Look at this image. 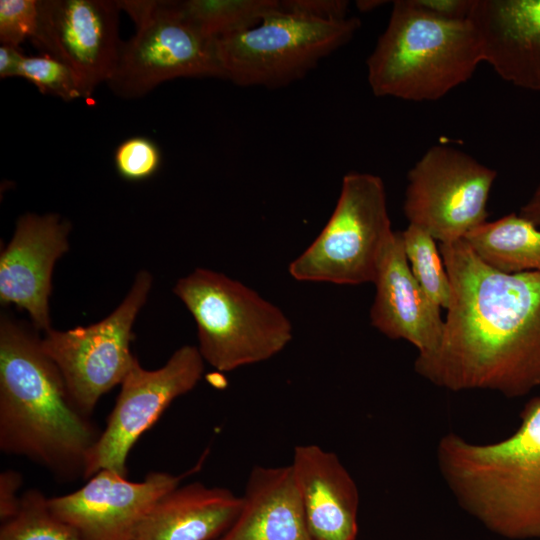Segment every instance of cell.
Returning <instances> with one entry per match:
<instances>
[{
	"label": "cell",
	"instance_id": "cell-4",
	"mask_svg": "<svg viewBox=\"0 0 540 540\" xmlns=\"http://www.w3.org/2000/svg\"><path fill=\"white\" fill-rule=\"evenodd\" d=\"M482 62L469 19L441 18L413 0H397L367 59V78L376 96L435 101L469 80Z\"/></svg>",
	"mask_w": 540,
	"mask_h": 540
},
{
	"label": "cell",
	"instance_id": "cell-27",
	"mask_svg": "<svg viewBox=\"0 0 540 540\" xmlns=\"http://www.w3.org/2000/svg\"><path fill=\"white\" fill-rule=\"evenodd\" d=\"M280 4L284 10L323 20H342L349 17V2L346 0H283Z\"/></svg>",
	"mask_w": 540,
	"mask_h": 540
},
{
	"label": "cell",
	"instance_id": "cell-20",
	"mask_svg": "<svg viewBox=\"0 0 540 540\" xmlns=\"http://www.w3.org/2000/svg\"><path fill=\"white\" fill-rule=\"evenodd\" d=\"M462 240L495 270L509 274L540 272V229L517 213L487 220Z\"/></svg>",
	"mask_w": 540,
	"mask_h": 540
},
{
	"label": "cell",
	"instance_id": "cell-9",
	"mask_svg": "<svg viewBox=\"0 0 540 540\" xmlns=\"http://www.w3.org/2000/svg\"><path fill=\"white\" fill-rule=\"evenodd\" d=\"M151 286V274L141 270L120 305L103 320L67 331L51 328L41 338L72 402L87 417L104 394L122 383L137 359L130 349L132 328Z\"/></svg>",
	"mask_w": 540,
	"mask_h": 540
},
{
	"label": "cell",
	"instance_id": "cell-26",
	"mask_svg": "<svg viewBox=\"0 0 540 540\" xmlns=\"http://www.w3.org/2000/svg\"><path fill=\"white\" fill-rule=\"evenodd\" d=\"M40 18V0L0 1V42L20 47L37 32Z\"/></svg>",
	"mask_w": 540,
	"mask_h": 540
},
{
	"label": "cell",
	"instance_id": "cell-30",
	"mask_svg": "<svg viewBox=\"0 0 540 540\" xmlns=\"http://www.w3.org/2000/svg\"><path fill=\"white\" fill-rule=\"evenodd\" d=\"M23 52L20 47H15L8 44H1L0 46V78L6 79L11 77H18L19 65Z\"/></svg>",
	"mask_w": 540,
	"mask_h": 540
},
{
	"label": "cell",
	"instance_id": "cell-32",
	"mask_svg": "<svg viewBox=\"0 0 540 540\" xmlns=\"http://www.w3.org/2000/svg\"><path fill=\"white\" fill-rule=\"evenodd\" d=\"M384 3H386V1H382V0H359V1L356 2V7L361 12H367V11H371V10H374V9L382 6Z\"/></svg>",
	"mask_w": 540,
	"mask_h": 540
},
{
	"label": "cell",
	"instance_id": "cell-12",
	"mask_svg": "<svg viewBox=\"0 0 540 540\" xmlns=\"http://www.w3.org/2000/svg\"><path fill=\"white\" fill-rule=\"evenodd\" d=\"M118 1L40 0V18L31 42L69 65L93 94L118 63Z\"/></svg>",
	"mask_w": 540,
	"mask_h": 540
},
{
	"label": "cell",
	"instance_id": "cell-23",
	"mask_svg": "<svg viewBox=\"0 0 540 540\" xmlns=\"http://www.w3.org/2000/svg\"><path fill=\"white\" fill-rule=\"evenodd\" d=\"M40 490L21 497L18 513L0 527V540H87L77 529L55 516Z\"/></svg>",
	"mask_w": 540,
	"mask_h": 540
},
{
	"label": "cell",
	"instance_id": "cell-2",
	"mask_svg": "<svg viewBox=\"0 0 540 540\" xmlns=\"http://www.w3.org/2000/svg\"><path fill=\"white\" fill-rule=\"evenodd\" d=\"M35 327L0 318V450L25 458L60 481L84 478L101 431L72 402Z\"/></svg>",
	"mask_w": 540,
	"mask_h": 540
},
{
	"label": "cell",
	"instance_id": "cell-15",
	"mask_svg": "<svg viewBox=\"0 0 540 540\" xmlns=\"http://www.w3.org/2000/svg\"><path fill=\"white\" fill-rule=\"evenodd\" d=\"M486 62L503 80L540 92V0H473Z\"/></svg>",
	"mask_w": 540,
	"mask_h": 540
},
{
	"label": "cell",
	"instance_id": "cell-24",
	"mask_svg": "<svg viewBox=\"0 0 540 540\" xmlns=\"http://www.w3.org/2000/svg\"><path fill=\"white\" fill-rule=\"evenodd\" d=\"M18 77L34 84L41 93L64 101L90 98L92 95L69 65L48 54L24 55L19 65Z\"/></svg>",
	"mask_w": 540,
	"mask_h": 540
},
{
	"label": "cell",
	"instance_id": "cell-8",
	"mask_svg": "<svg viewBox=\"0 0 540 540\" xmlns=\"http://www.w3.org/2000/svg\"><path fill=\"white\" fill-rule=\"evenodd\" d=\"M136 25L123 43L106 82L122 98H138L161 83L182 77L223 78L215 40L205 36L179 10L176 1H118Z\"/></svg>",
	"mask_w": 540,
	"mask_h": 540
},
{
	"label": "cell",
	"instance_id": "cell-25",
	"mask_svg": "<svg viewBox=\"0 0 540 540\" xmlns=\"http://www.w3.org/2000/svg\"><path fill=\"white\" fill-rule=\"evenodd\" d=\"M159 146L150 138L133 136L122 141L114 152L118 175L132 182L144 181L155 175L161 166Z\"/></svg>",
	"mask_w": 540,
	"mask_h": 540
},
{
	"label": "cell",
	"instance_id": "cell-28",
	"mask_svg": "<svg viewBox=\"0 0 540 540\" xmlns=\"http://www.w3.org/2000/svg\"><path fill=\"white\" fill-rule=\"evenodd\" d=\"M23 483L20 472L12 469L4 470L0 474V519L6 522L19 511L21 497L18 492Z\"/></svg>",
	"mask_w": 540,
	"mask_h": 540
},
{
	"label": "cell",
	"instance_id": "cell-10",
	"mask_svg": "<svg viewBox=\"0 0 540 540\" xmlns=\"http://www.w3.org/2000/svg\"><path fill=\"white\" fill-rule=\"evenodd\" d=\"M497 172L446 145L430 147L409 170L403 202L408 224L439 244L462 240L487 221Z\"/></svg>",
	"mask_w": 540,
	"mask_h": 540
},
{
	"label": "cell",
	"instance_id": "cell-6",
	"mask_svg": "<svg viewBox=\"0 0 540 540\" xmlns=\"http://www.w3.org/2000/svg\"><path fill=\"white\" fill-rule=\"evenodd\" d=\"M395 234L383 180L367 172H348L329 220L290 263L289 274L302 282L374 283Z\"/></svg>",
	"mask_w": 540,
	"mask_h": 540
},
{
	"label": "cell",
	"instance_id": "cell-29",
	"mask_svg": "<svg viewBox=\"0 0 540 540\" xmlns=\"http://www.w3.org/2000/svg\"><path fill=\"white\" fill-rule=\"evenodd\" d=\"M421 9L445 19H468L473 0H413Z\"/></svg>",
	"mask_w": 540,
	"mask_h": 540
},
{
	"label": "cell",
	"instance_id": "cell-5",
	"mask_svg": "<svg viewBox=\"0 0 540 540\" xmlns=\"http://www.w3.org/2000/svg\"><path fill=\"white\" fill-rule=\"evenodd\" d=\"M173 292L195 320L201 356L218 371L268 360L292 340V323L279 307L223 273L196 268Z\"/></svg>",
	"mask_w": 540,
	"mask_h": 540
},
{
	"label": "cell",
	"instance_id": "cell-14",
	"mask_svg": "<svg viewBox=\"0 0 540 540\" xmlns=\"http://www.w3.org/2000/svg\"><path fill=\"white\" fill-rule=\"evenodd\" d=\"M70 223L58 214L26 213L0 255V302L25 310L35 329H51L49 297L56 261L69 250Z\"/></svg>",
	"mask_w": 540,
	"mask_h": 540
},
{
	"label": "cell",
	"instance_id": "cell-31",
	"mask_svg": "<svg viewBox=\"0 0 540 540\" xmlns=\"http://www.w3.org/2000/svg\"><path fill=\"white\" fill-rule=\"evenodd\" d=\"M518 214L540 227V181L528 201L520 208Z\"/></svg>",
	"mask_w": 540,
	"mask_h": 540
},
{
	"label": "cell",
	"instance_id": "cell-1",
	"mask_svg": "<svg viewBox=\"0 0 540 540\" xmlns=\"http://www.w3.org/2000/svg\"><path fill=\"white\" fill-rule=\"evenodd\" d=\"M452 296L439 346L415 372L450 391L522 397L540 386V272L503 273L463 241L439 244Z\"/></svg>",
	"mask_w": 540,
	"mask_h": 540
},
{
	"label": "cell",
	"instance_id": "cell-13",
	"mask_svg": "<svg viewBox=\"0 0 540 540\" xmlns=\"http://www.w3.org/2000/svg\"><path fill=\"white\" fill-rule=\"evenodd\" d=\"M182 480L168 472H149L142 481L102 469L74 492L48 499L52 513L87 540H133L142 520Z\"/></svg>",
	"mask_w": 540,
	"mask_h": 540
},
{
	"label": "cell",
	"instance_id": "cell-11",
	"mask_svg": "<svg viewBox=\"0 0 540 540\" xmlns=\"http://www.w3.org/2000/svg\"><path fill=\"white\" fill-rule=\"evenodd\" d=\"M204 359L197 346L178 348L156 370L144 369L138 359L123 379L105 428L90 450L84 472L87 480L102 469L127 477V459L137 440L178 397L201 380Z\"/></svg>",
	"mask_w": 540,
	"mask_h": 540
},
{
	"label": "cell",
	"instance_id": "cell-18",
	"mask_svg": "<svg viewBox=\"0 0 540 540\" xmlns=\"http://www.w3.org/2000/svg\"><path fill=\"white\" fill-rule=\"evenodd\" d=\"M231 527L217 540H314L290 464L255 466Z\"/></svg>",
	"mask_w": 540,
	"mask_h": 540
},
{
	"label": "cell",
	"instance_id": "cell-19",
	"mask_svg": "<svg viewBox=\"0 0 540 540\" xmlns=\"http://www.w3.org/2000/svg\"><path fill=\"white\" fill-rule=\"evenodd\" d=\"M241 496L201 482L163 495L140 523L133 540H217L233 524Z\"/></svg>",
	"mask_w": 540,
	"mask_h": 540
},
{
	"label": "cell",
	"instance_id": "cell-3",
	"mask_svg": "<svg viewBox=\"0 0 540 540\" xmlns=\"http://www.w3.org/2000/svg\"><path fill=\"white\" fill-rule=\"evenodd\" d=\"M509 437L476 444L449 432L439 439V472L462 509L510 540L540 538V396L520 412Z\"/></svg>",
	"mask_w": 540,
	"mask_h": 540
},
{
	"label": "cell",
	"instance_id": "cell-17",
	"mask_svg": "<svg viewBox=\"0 0 540 540\" xmlns=\"http://www.w3.org/2000/svg\"><path fill=\"white\" fill-rule=\"evenodd\" d=\"M290 466L313 539L357 540L359 491L338 456L298 445Z\"/></svg>",
	"mask_w": 540,
	"mask_h": 540
},
{
	"label": "cell",
	"instance_id": "cell-16",
	"mask_svg": "<svg viewBox=\"0 0 540 540\" xmlns=\"http://www.w3.org/2000/svg\"><path fill=\"white\" fill-rule=\"evenodd\" d=\"M373 284L376 292L370 309L372 326L390 339L411 343L418 355L436 350L445 320L441 308L414 278L401 232H396Z\"/></svg>",
	"mask_w": 540,
	"mask_h": 540
},
{
	"label": "cell",
	"instance_id": "cell-22",
	"mask_svg": "<svg viewBox=\"0 0 540 540\" xmlns=\"http://www.w3.org/2000/svg\"><path fill=\"white\" fill-rule=\"evenodd\" d=\"M400 232L414 278L436 305L447 310L452 296L451 282L437 241L410 224Z\"/></svg>",
	"mask_w": 540,
	"mask_h": 540
},
{
	"label": "cell",
	"instance_id": "cell-7",
	"mask_svg": "<svg viewBox=\"0 0 540 540\" xmlns=\"http://www.w3.org/2000/svg\"><path fill=\"white\" fill-rule=\"evenodd\" d=\"M360 26L354 16L323 20L280 6L256 26L216 39V54L224 79L244 87L277 88L304 77L347 44Z\"/></svg>",
	"mask_w": 540,
	"mask_h": 540
},
{
	"label": "cell",
	"instance_id": "cell-21",
	"mask_svg": "<svg viewBox=\"0 0 540 540\" xmlns=\"http://www.w3.org/2000/svg\"><path fill=\"white\" fill-rule=\"evenodd\" d=\"M176 4L197 29L214 40L256 26L281 6L279 0H184Z\"/></svg>",
	"mask_w": 540,
	"mask_h": 540
}]
</instances>
